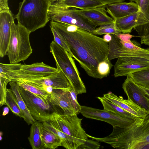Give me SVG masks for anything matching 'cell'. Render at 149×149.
<instances>
[{"mask_svg": "<svg viewBox=\"0 0 149 149\" xmlns=\"http://www.w3.org/2000/svg\"><path fill=\"white\" fill-rule=\"evenodd\" d=\"M50 26L62 36L72 56L90 76L100 79L99 63L108 58L109 45L103 38L77 26L51 21Z\"/></svg>", "mask_w": 149, "mask_h": 149, "instance_id": "cell-1", "label": "cell"}, {"mask_svg": "<svg viewBox=\"0 0 149 149\" xmlns=\"http://www.w3.org/2000/svg\"><path fill=\"white\" fill-rule=\"evenodd\" d=\"M113 127L107 136L97 138L87 134L88 137L118 149H142L149 143V112L144 117H136L130 126Z\"/></svg>", "mask_w": 149, "mask_h": 149, "instance_id": "cell-2", "label": "cell"}, {"mask_svg": "<svg viewBox=\"0 0 149 149\" xmlns=\"http://www.w3.org/2000/svg\"><path fill=\"white\" fill-rule=\"evenodd\" d=\"M48 0H23L15 15L19 23L31 33L44 27L49 21Z\"/></svg>", "mask_w": 149, "mask_h": 149, "instance_id": "cell-3", "label": "cell"}, {"mask_svg": "<svg viewBox=\"0 0 149 149\" xmlns=\"http://www.w3.org/2000/svg\"><path fill=\"white\" fill-rule=\"evenodd\" d=\"M50 49L57 68L65 75L76 93L78 95L86 93L85 86L71 54L54 40L51 43Z\"/></svg>", "mask_w": 149, "mask_h": 149, "instance_id": "cell-4", "label": "cell"}, {"mask_svg": "<svg viewBox=\"0 0 149 149\" xmlns=\"http://www.w3.org/2000/svg\"><path fill=\"white\" fill-rule=\"evenodd\" d=\"M31 32L13 21L6 54L10 63L17 64L27 59L32 52L29 40Z\"/></svg>", "mask_w": 149, "mask_h": 149, "instance_id": "cell-5", "label": "cell"}, {"mask_svg": "<svg viewBox=\"0 0 149 149\" xmlns=\"http://www.w3.org/2000/svg\"><path fill=\"white\" fill-rule=\"evenodd\" d=\"M53 116L61 131L70 138L77 149L88 139L87 134L81 127L82 119L76 113L61 115L54 112Z\"/></svg>", "mask_w": 149, "mask_h": 149, "instance_id": "cell-6", "label": "cell"}, {"mask_svg": "<svg viewBox=\"0 0 149 149\" xmlns=\"http://www.w3.org/2000/svg\"><path fill=\"white\" fill-rule=\"evenodd\" d=\"M19 90L30 113L36 120L42 122L47 121L56 112L52 109L50 102L44 101L20 86Z\"/></svg>", "mask_w": 149, "mask_h": 149, "instance_id": "cell-7", "label": "cell"}, {"mask_svg": "<svg viewBox=\"0 0 149 149\" xmlns=\"http://www.w3.org/2000/svg\"><path fill=\"white\" fill-rule=\"evenodd\" d=\"M112 40L109 43L108 58L110 61L125 56H136L149 58V49L141 48L131 41L126 42L120 40L115 34H111Z\"/></svg>", "mask_w": 149, "mask_h": 149, "instance_id": "cell-8", "label": "cell"}, {"mask_svg": "<svg viewBox=\"0 0 149 149\" xmlns=\"http://www.w3.org/2000/svg\"><path fill=\"white\" fill-rule=\"evenodd\" d=\"M48 17L49 21L75 25L92 33L96 28L75 13L72 8L50 5Z\"/></svg>", "mask_w": 149, "mask_h": 149, "instance_id": "cell-9", "label": "cell"}, {"mask_svg": "<svg viewBox=\"0 0 149 149\" xmlns=\"http://www.w3.org/2000/svg\"><path fill=\"white\" fill-rule=\"evenodd\" d=\"M58 70L57 68L43 62H37L30 65L22 64L19 70L3 74L10 81L15 79H29L46 77Z\"/></svg>", "mask_w": 149, "mask_h": 149, "instance_id": "cell-10", "label": "cell"}, {"mask_svg": "<svg viewBox=\"0 0 149 149\" xmlns=\"http://www.w3.org/2000/svg\"><path fill=\"white\" fill-rule=\"evenodd\" d=\"M80 113L84 117L107 122L113 126L125 127L130 126L134 120L116 114L104 109H100L81 106Z\"/></svg>", "mask_w": 149, "mask_h": 149, "instance_id": "cell-11", "label": "cell"}, {"mask_svg": "<svg viewBox=\"0 0 149 149\" xmlns=\"http://www.w3.org/2000/svg\"><path fill=\"white\" fill-rule=\"evenodd\" d=\"M149 68V60L136 56L118 58L114 65L115 77L127 76L132 73Z\"/></svg>", "mask_w": 149, "mask_h": 149, "instance_id": "cell-12", "label": "cell"}, {"mask_svg": "<svg viewBox=\"0 0 149 149\" xmlns=\"http://www.w3.org/2000/svg\"><path fill=\"white\" fill-rule=\"evenodd\" d=\"M14 80L24 81L43 90L45 86H51L54 89L70 90L73 88L65 75L58 69L57 71L46 77L29 79H13L10 81Z\"/></svg>", "mask_w": 149, "mask_h": 149, "instance_id": "cell-13", "label": "cell"}, {"mask_svg": "<svg viewBox=\"0 0 149 149\" xmlns=\"http://www.w3.org/2000/svg\"><path fill=\"white\" fill-rule=\"evenodd\" d=\"M117 28L120 33H129L134 29L140 36L149 21L140 11L115 20Z\"/></svg>", "mask_w": 149, "mask_h": 149, "instance_id": "cell-14", "label": "cell"}, {"mask_svg": "<svg viewBox=\"0 0 149 149\" xmlns=\"http://www.w3.org/2000/svg\"><path fill=\"white\" fill-rule=\"evenodd\" d=\"M122 88L128 99L149 112V95L129 75L125 80Z\"/></svg>", "mask_w": 149, "mask_h": 149, "instance_id": "cell-15", "label": "cell"}, {"mask_svg": "<svg viewBox=\"0 0 149 149\" xmlns=\"http://www.w3.org/2000/svg\"><path fill=\"white\" fill-rule=\"evenodd\" d=\"M72 8L82 18L95 27L115 22L114 19L107 14L105 5L85 10Z\"/></svg>", "mask_w": 149, "mask_h": 149, "instance_id": "cell-16", "label": "cell"}, {"mask_svg": "<svg viewBox=\"0 0 149 149\" xmlns=\"http://www.w3.org/2000/svg\"><path fill=\"white\" fill-rule=\"evenodd\" d=\"M14 18L11 11L0 12V56L7 54L11 34V25Z\"/></svg>", "mask_w": 149, "mask_h": 149, "instance_id": "cell-17", "label": "cell"}, {"mask_svg": "<svg viewBox=\"0 0 149 149\" xmlns=\"http://www.w3.org/2000/svg\"><path fill=\"white\" fill-rule=\"evenodd\" d=\"M69 90L54 89L50 94V103L59 109L61 115L76 113L71 103Z\"/></svg>", "mask_w": 149, "mask_h": 149, "instance_id": "cell-18", "label": "cell"}, {"mask_svg": "<svg viewBox=\"0 0 149 149\" xmlns=\"http://www.w3.org/2000/svg\"><path fill=\"white\" fill-rule=\"evenodd\" d=\"M106 12L114 20L140 11L137 3L134 2L110 3L105 5Z\"/></svg>", "mask_w": 149, "mask_h": 149, "instance_id": "cell-19", "label": "cell"}, {"mask_svg": "<svg viewBox=\"0 0 149 149\" xmlns=\"http://www.w3.org/2000/svg\"><path fill=\"white\" fill-rule=\"evenodd\" d=\"M103 97L137 117H144L149 113L130 100L124 99L112 93L104 94Z\"/></svg>", "mask_w": 149, "mask_h": 149, "instance_id": "cell-20", "label": "cell"}, {"mask_svg": "<svg viewBox=\"0 0 149 149\" xmlns=\"http://www.w3.org/2000/svg\"><path fill=\"white\" fill-rule=\"evenodd\" d=\"M50 5L85 10L101 7L107 4L96 0H58L49 2Z\"/></svg>", "mask_w": 149, "mask_h": 149, "instance_id": "cell-21", "label": "cell"}, {"mask_svg": "<svg viewBox=\"0 0 149 149\" xmlns=\"http://www.w3.org/2000/svg\"><path fill=\"white\" fill-rule=\"evenodd\" d=\"M42 124L45 128L59 136L62 141V146L67 149H77L70 138L60 129L53 116L47 121L42 122Z\"/></svg>", "mask_w": 149, "mask_h": 149, "instance_id": "cell-22", "label": "cell"}, {"mask_svg": "<svg viewBox=\"0 0 149 149\" xmlns=\"http://www.w3.org/2000/svg\"><path fill=\"white\" fill-rule=\"evenodd\" d=\"M43 127L42 123L39 121H36L31 124L28 139L33 149L45 148L42 138Z\"/></svg>", "mask_w": 149, "mask_h": 149, "instance_id": "cell-23", "label": "cell"}, {"mask_svg": "<svg viewBox=\"0 0 149 149\" xmlns=\"http://www.w3.org/2000/svg\"><path fill=\"white\" fill-rule=\"evenodd\" d=\"M9 83L10 88L15 96L18 105L24 115V120L28 125L32 124L36 120L30 113L21 95L19 90V86L15 81H10Z\"/></svg>", "mask_w": 149, "mask_h": 149, "instance_id": "cell-24", "label": "cell"}, {"mask_svg": "<svg viewBox=\"0 0 149 149\" xmlns=\"http://www.w3.org/2000/svg\"><path fill=\"white\" fill-rule=\"evenodd\" d=\"M42 138L45 148L55 149L61 146L62 141L59 136L44 126Z\"/></svg>", "mask_w": 149, "mask_h": 149, "instance_id": "cell-25", "label": "cell"}, {"mask_svg": "<svg viewBox=\"0 0 149 149\" xmlns=\"http://www.w3.org/2000/svg\"><path fill=\"white\" fill-rule=\"evenodd\" d=\"M97 99L101 102L104 109L113 112L127 118L134 120L137 117L112 103L103 97H98Z\"/></svg>", "mask_w": 149, "mask_h": 149, "instance_id": "cell-26", "label": "cell"}, {"mask_svg": "<svg viewBox=\"0 0 149 149\" xmlns=\"http://www.w3.org/2000/svg\"><path fill=\"white\" fill-rule=\"evenodd\" d=\"M11 81L16 82L20 86L25 90L34 94L44 101L50 102L49 99L50 94L47 93L45 90L39 89L27 82L22 80H15Z\"/></svg>", "mask_w": 149, "mask_h": 149, "instance_id": "cell-27", "label": "cell"}, {"mask_svg": "<svg viewBox=\"0 0 149 149\" xmlns=\"http://www.w3.org/2000/svg\"><path fill=\"white\" fill-rule=\"evenodd\" d=\"M6 103L14 114L24 119V115L19 107L15 96L10 88H7Z\"/></svg>", "mask_w": 149, "mask_h": 149, "instance_id": "cell-28", "label": "cell"}, {"mask_svg": "<svg viewBox=\"0 0 149 149\" xmlns=\"http://www.w3.org/2000/svg\"><path fill=\"white\" fill-rule=\"evenodd\" d=\"M128 75L137 84L142 87L149 89V68Z\"/></svg>", "mask_w": 149, "mask_h": 149, "instance_id": "cell-29", "label": "cell"}, {"mask_svg": "<svg viewBox=\"0 0 149 149\" xmlns=\"http://www.w3.org/2000/svg\"><path fill=\"white\" fill-rule=\"evenodd\" d=\"M120 33L114 22L100 26L95 28L92 33L96 35H100L106 34H116Z\"/></svg>", "mask_w": 149, "mask_h": 149, "instance_id": "cell-30", "label": "cell"}, {"mask_svg": "<svg viewBox=\"0 0 149 149\" xmlns=\"http://www.w3.org/2000/svg\"><path fill=\"white\" fill-rule=\"evenodd\" d=\"M140 11L149 21V0H138L137 2ZM149 33V23L142 32L140 37H143Z\"/></svg>", "mask_w": 149, "mask_h": 149, "instance_id": "cell-31", "label": "cell"}, {"mask_svg": "<svg viewBox=\"0 0 149 149\" xmlns=\"http://www.w3.org/2000/svg\"><path fill=\"white\" fill-rule=\"evenodd\" d=\"M110 61L108 58L99 63L97 71L100 79L107 77L109 74L113 66Z\"/></svg>", "mask_w": 149, "mask_h": 149, "instance_id": "cell-32", "label": "cell"}, {"mask_svg": "<svg viewBox=\"0 0 149 149\" xmlns=\"http://www.w3.org/2000/svg\"><path fill=\"white\" fill-rule=\"evenodd\" d=\"M10 81L5 77L0 76V106L6 105V100L7 94V85Z\"/></svg>", "mask_w": 149, "mask_h": 149, "instance_id": "cell-33", "label": "cell"}, {"mask_svg": "<svg viewBox=\"0 0 149 149\" xmlns=\"http://www.w3.org/2000/svg\"><path fill=\"white\" fill-rule=\"evenodd\" d=\"M50 26L54 36V40L65 50L69 52L72 56L71 52L63 38L52 26Z\"/></svg>", "mask_w": 149, "mask_h": 149, "instance_id": "cell-34", "label": "cell"}, {"mask_svg": "<svg viewBox=\"0 0 149 149\" xmlns=\"http://www.w3.org/2000/svg\"><path fill=\"white\" fill-rule=\"evenodd\" d=\"M69 92L72 106L76 114L77 115L80 113L81 108V106L77 101V96L78 94L73 88L69 90Z\"/></svg>", "mask_w": 149, "mask_h": 149, "instance_id": "cell-35", "label": "cell"}, {"mask_svg": "<svg viewBox=\"0 0 149 149\" xmlns=\"http://www.w3.org/2000/svg\"><path fill=\"white\" fill-rule=\"evenodd\" d=\"M21 63L6 64L0 63V74H4L10 71L19 70Z\"/></svg>", "mask_w": 149, "mask_h": 149, "instance_id": "cell-36", "label": "cell"}, {"mask_svg": "<svg viewBox=\"0 0 149 149\" xmlns=\"http://www.w3.org/2000/svg\"><path fill=\"white\" fill-rule=\"evenodd\" d=\"M99 142L87 139L84 143L80 145L77 149H97L100 146Z\"/></svg>", "mask_w": 149, "mask_h": 149, "instance_id": "cell-37", "label": "cell"}, {"mask_svg": "<svg viewBox=\"0 0 149 149\" xmlns=\"http://www.w3.org/2000/svg\"><path fill=\"white\" fill-rule=\"evenodd\" d=\"M120 40L122 41L126 42H130L131 41V39L134 36L129 33H119L116 34H115Z\"/></svg>", "mask_w": 149, "mask_h": 149, "instance_id": "cell-38", "label": "cell"}, {"mask_svg": "<svg viewBox=\"0 0 149 149\" xmlns=\"http://www.w3.org/2000/svg\"><path fill=\"white\" fill-rule=\"evenodd\" d=\"M10 10L6 0H0V12Z\"/></svg>", "mask_w": 149, "mask_h": 149, "instance_id": "cell-39", "label": "cell"}, {"mask_svg": "<svg viewBox=\"0 0 149 149\" xmlns=\"http://www.w3.org/2000/svg\"><path fill=\"white\" fill-rule=\"evenodd\" d=\"M49 2H53L58 0H48ZM99 1L103 3H105L107 4H109L112 3L121 2H124V0H96Z\"/></svg>", "mask_w": 149, "mask_h": 149, "instance_id": "cell-40", "label": "cell"}, {"mask_svg": "<svg viewBox=\"0 0 149 149\" xmlns=\"http://www.w3.org/2000/svg\"><path fill=\"white\" fill-rule=\"evenodd\" d=\"M141 43L146 45H149V33L143 37H141Z\"/></svg>", "mask_w": 149, "mask_h": 149, "instance_id": "cell-41", "label": "cell"}, {"mask_svg": "<svg viewBox=\"0 0 149 149\" xmlns=\"http://www.w3.org/2000/svg\"><path fill=\"white\" fill-rule=\"evenodd\" d=\"M112 36L110 34H105L103 37V39L107 42H109L112 40Z\"/></svg>", "mask_w": 149, "mask_h": 149, "instance_id": "cell-42", "label": "cell"}, {"mask_svg": "<svg viewBox=\"0 0 149 149\" xmlns=\"http://www.w3.org/2000/svg\"><path fill=\"white\" fill-rule=\"evenodd\" d=\"M9 107H6L4 108L2 113L3 116H5L8 113L9 111Z\"/></svg>", "mask_w": 149, "mask_h": 149, "instance_id": "cell-43", "label": "cell"}, {"mask_svg": "<svg viewBox=\"0 0 149 149\" xmlns=\"http://www.w3.org/2000/svg\"><path fill=\"white\" fill-rule=\"evenodd\" d=\"M141 87L143 89L144 91H145V92L149 95V89L146 88L142 86Z\"/></svg>", "mask_w": 149, "mask_h": 149, "instance_id": "cell-44", "label": "cell"}, {"mask_svg": "<svg viewBox=\"0 0 149 149\" xmlns=\"http://www.w3.org/2000/svg\"><path fill=\"white\" fill-rule=\"evenodd\" d=\"M142 149H149V143L143 146Z\"/></svg>", "mask_w": 149, "mask_h": 149, "instance_id": "cell-45", "label": "cell"}, {"mask_svg": "<svg viewBox=\"0 0 149 149\" xmlns=\"http://www.w3.org/2000/svg\"><path fill=\"white\" fill-rule=\"evenodd\" d=\"M130 2H134L137 3L138 0H129Z\"/></svg>", "mask_w": 149, "mask_h": 149, "instance_id": "cell-46", "label": "cell"}, {"mask_svg": "<svg viewBox=\"0 0 149 149\" xmlns=\"http://www.w3.org/2000/svg\"><path fill=\"white\" fill-rule=\"evenodd\" d=\"M0 140H1L2 139V137L1 136H2V132H0Z\"/></svg>", "mask_w": 149, "mask_h": 149, "instance_id": "cell-47", "label": "cell"}, {"mask_svg": "<svg viewBox=\"0 0 149 149\" xmlns=\"http://www.w3.org/2000/svg\"><path fill=\"white\" fill-rule=\"evenodd\" d=\"M148 60H149V58H148Z\"/></svg>", "mask_w": 149, "mask_h": 149, "instance_id": "cell-48", "label": "cell"}, {"mask_svg": "<svg viewBox=\"0 0 149 149\" xmlns=\"http://www.w3.org/2000/svg\"><path fill=\"white\" fill-rule=\"evenodd\" d=\"M6 0L8 1V0Z\"/></svg>", "mask_w": 149, "mask_h": 149, "instance_id": "cell-49", "label": "cell"}]
</instances>
